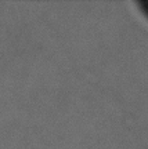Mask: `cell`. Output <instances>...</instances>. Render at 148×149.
Returning a JSON list of instances; mask_svg holds the SVG:
<instances>
[]
</instances>
